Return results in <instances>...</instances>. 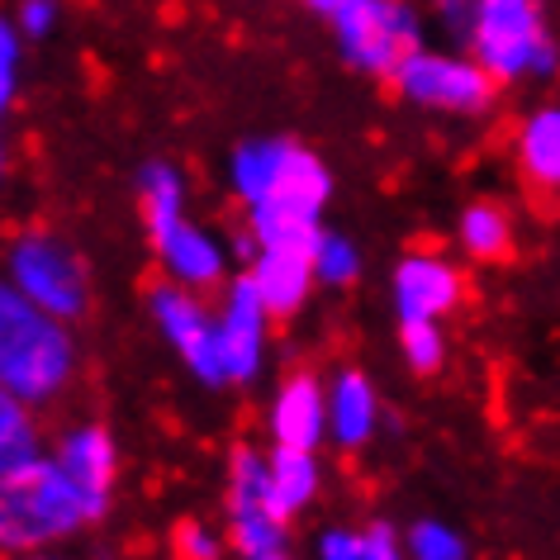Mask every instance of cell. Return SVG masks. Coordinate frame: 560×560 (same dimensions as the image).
Wrapping results in <instances>:
<instances>
[{
	"label": "cell",
	"mask_w": 560,
	"mask_h": 560,
	"mask_svg": "<svg viewBox=\"0 0 560 560\" xmlns=\"http://www.w3.org/2000/svg\"><path fill=\"white\" fill-rule=\"evenodd\" d=\"M229 190L243 209V229H252L261 247L314 252L338 180L310 143L266 133L243 138L229 152Z\"/></svg>",
	"instance_id": "1"
},
{
	"label": "cell",
	"mask_w": 560,
	"mask_h": 560,
	"mask_svg": "<svg viewBox=\"0 0 560 560\" xmlns=\"http://www.w3.org/2000/svg\"><path fill=\"white\" fill-rule=\"evenodd\" d=\"M81 381L77 324L38 304L0 276V385L38 413L62 404Z\"/></svg>",
	"instance_id": "2"
},
{
	"label": "cell",
	"mask_w": 560,
	"mask_h": 560,
	"mask_svg": "<svg viewBox=\"0 0 560 560\" xmlns=\"http://www.w3.org/2000/svg\"><path fill=\"white\" fill-rule=\"evenodd\" d=\"M86 527H95L91 503L67 480V470L52 460V452L34 460L30 470L0 480V551L5 556L48 551V546L77 537Z\"/></svg>",
	"instance_id": "3"
},
{
	"label": "cell",
	"mask_w": 560,
	"mask_h": 560,
	"mask_svg": "<svg viewBox=\"0 0 560 560\" xmlns=\"http://www.w3.org/2000/svg\"><path fill=\"white\" fill-rule=\"evenodd\" d=\"M466 52L503 91L560 77V38L546 24V0H480Z\"/></svg>",
	"instance_id": "4"
},
{
	"label": "cell",
	"mask_w": 560,
	"mask_h": 560,
	"mask_svg": "<svg viewBox=\"0 0 560 560\" xmlns=\"http://www.w3.org/2000/svg\"><path fill=\"white\" fill-rule=\"evenodd\" d=\"M0 276L15 290H24L38 310L58 314L67 324H81L95 310V280L86 252L58 229H44V223L10 233L5 252H0Z\"/></svg>",
	"instance_id": "5"
},
{
	"label": "cell",
	"mask_w": 560,
	"mask_h": 560,
	"mask_svg": "<svg viewBox=\"0 0 560 560\" xmlns=\"http://www.w3.org/2000/svg\"><path fill=\"white\" fill-rule=\"evenodd\" d=\"M332 48L347 72L385 81L404 67V58H413L428 44V10L423 0H361L342 20L328 24Z\"/></svg>",
	"instance_id": "6"
},
{
	"label": "cell",
	"mask_w": 560,
	"mask_h": 560,
	"mask_svg": "<svg viewBox=\"0 0 560 560\" xmlns=\"http://www.w3.org/2000/svg\"><path fill=\"white\" fill-rule=\"evenodd\" d=\"M399 105L423 109V115L442 119H485L499 105V81L470 58L466 48H418L413 58L389 77Z\"/></svg>",
	"instance_id": "7"
},
{
	"label": "cell",
	"mask_w": 560,
	"mask_h": 560,
	"mask_svg": "<svg viewBox=\"0 0 560 560\" xmlns=\"http://www.w3.org/2000/svg\"><path fill=\"white\" fill-rule=\"evenodd\" d=\"M148 314L172 357L195 375L205 389H223V357H219V310H209L200 290H186L176 280H152L148 285Z\"/></svg>",
	"instance_id": "8"
},
{
	"label": "cell",
	"mask_w": 560,
	"mask_h": 560,
	"mask_svg": "<svg viewBox=\"0 0 560 560\" xmlns=\"http://www.w3.org/2000/svg\"><path fill=\"white\" fill-rule=\"evenodd\" d=\"M223 523L229 546L243 560H261L271 551H290V523H280L266 499V452L252 442H237L223 470Z\"/></svg>",
	"instance_id": "9"
},
{
	"label": "cell",
	"mask_w": 560,
	"mask_h": 560,
	"mask_svg": "<svg viewBox=\"0 0 560 560\" xmlns=\"http://www.w3.org/2000/svg\"><path fill=\"white\" fill-rule=\"evenodd\" d=\"M466 300H470L466 266L438 247H409L389 271V304H395L399 324H409V318L446 324Z\"/></svg>",
	"instance_id": "10"
},
{
	"label": "cell",
	"mask_w": 560,
	"mask_h": 560,
	"mask_svg": "<svg viewBox=\"0 0 560 560\" xmlns=\"http://www.w3.org/2000/svg\"><path fill=\"white\" fill-rule=\"evenodd\" d=\"M271 328L276 314L266 310L252 276H233L219 290V357L229 385H252L266 371V352H271Z\"/></svg>",
	"instance_id": "11"
},
{
	"label": "cell",
	"mask_w": 560,
	"mask_h": 560,
	"mask_svg": "<svg viewBox=\"0 0 560 560\" xmlns=\"http://www.w3.org/2000/svg\"><path fill=\"white\" fill-rule=\"evenodd\" d=\"M52 460L67 470V480L81 489V499L91 503L95 523L109 513V503H115V485H119V442L115 432L105 423H72L58 432V442H52Z\"/></svg>",
	"instance_id": "12"
},
{
	"label": "cell",
	"mask_w": 560,
	"mask_h": 560,
	"mask_svg": "<svg viewBox=\"0 0 560 560\" xmlns=\"http://www.w3.org/2000/svg\"><path fill=\"white\" fill-rule=\"evenodd\" d=\"M266 432L271 446H300L318 452L328 442V381L310 366L290 371L266 399Z\"/></svg>",
	"instance_id": "13"
},
{
	"label": "cell",
	"mask_w": 560,
	"mask_h": 560,
	"mask_svg": "<svg viewBox=\"0 0 560 560\" xmlns=\"http://www.w3.org/2000/svg\"><path fill=\"white\" fill-rule=\"evenodd\" d=\"M152 252H158V266L166 280H176V285H186V290H200V295H219L233 280L229 276L233 247L195 219H180L176 229L152 237Z\"/></svg>",
	"instance_id": "14"
},
{
	"label": "cell",
	"mask_w": 560,
	"mask_h": 560,
	"mask_svg": "<svg viewBox=\"0 0 560 560\" xmlns=\"http://www.w3.org/2000/svg\"><path fill=\"white\" fill-rule=\"evenodd\" d=\"M381 423H385V404H381L375 381L357 366H342L328 381V442L338 446V452L357 456L375 442Z\"/></svg>",
	"instance_id": "15"
},
{
	"label": "cell",
	"mask_w": 560,
	"mask_h": 560,
	"mask_svg": "<svg viewBox=\"0 0 560 560\" xmlns=\"http://www.w3.org/2000/svg\"><path fill=\"white\" fill-rule=\"evenodd\" d=\"M513 166L537 200H560V101L532 105L513 124Z\"/></svg>",
	"instance_id": "16"
},
{
	"label": "cell",
	"mask_w": 560,
	"mask_h": 560,
	"mask_svg": "<svg viewBox=\"0 0 560 560\" xmlns=\"http://www.w3.org/2000/svg\"><path fill=\"white\" fill-rule=\"evenodd\" d=\"M247 276L257 285V295L266 300V310L276 314V324L295 318L318 290V271L310 252H290V247H261L257 261H247Z\"/></svg>",
	"instance_id": "17"
},
{
	"label": "cell",
	"mask_w": 560,
	"mask_h": 560,
	"mask_svg": "<svg viewBox=\"0 0 560 560\" xmlns=\"http://www.w3.org/2000/svg\"><path fill=\"white\" fill-rule=\"evenodd\" d=\"M456 247L475 266H503L517 252V219L494 195H475L456 214Z\"/></svg>",
	"instance_id": "18"
},
{
	"label": "cell",
	"mask_w": 560,
	"mask_h": 560,
	"mask_svg": "<svg viewBox=\"0 0 560 560\" xmlns=\"http://www.w3.org/2000/svg\"><path fill=\"white\" fill-rule=\"evenodd\" d=\"M324 494V466L318 452H300V446H271L266 452V499L280 523L304 517Z\"/></svg>",
	"instance_id": "19"
},
{
	"label": "cell",
	"mask_w": 560,
	"mask_h": 560,
	"mask_svg": "<svg viewBox=\"0 0 560 560\" xmlns=\"http://www.w3.org/2000/svg\"><path fill=\"white\" fill-rule=\"evenodd\" d=\"M133 195H138V219H143L148 243L162 237L166 229H176L180 219H190V186L180 176V166H172L166 158H152L138 166Z\"/></svg>",
	"instance_id": "20"
},
{
	"label": "cell",
	"mask_w": 560,
	"mask_h": 560,
	"mask_svg": "<svg viewBox=\"0 0 560 560\" xmlns=\"http://www.w3.org/2000/svg\"><path fill=\"white\" fill-rule=\"evenodd\" d=\"M48 456V432L34 404H24L15 389L0 385V480L30 470Z\"/></svg>",
	"instance_id": "21"
},
{
	"label": "cell",
	"mask_w": 560,
	"mask_h": 560,
	"mask_svg": "<svg viewBox=\"0 0 560 560\" xmlns=\"http://www.w3.org/2000/svg\"><path fill=\"white\" fill-rule=\"evenodd\" d=\"M310 257H314L318 285H328V290H352L361 280V271H366V257H361L357 237L342 233V229H324V233H318V243H314Z\"/></svg>",
	"instance_id": "22"
},
{
	"label": "cell",
	"mask_w": 560,
	"mask_h": 560,
	"mask_svg": "<svg viewBox=\"0 0 560 560\" xmlns=\"http://www.w3.org/2000/svg\"><path fill=\"white\" fill-rule=\"evenodd\" d=\"M399 357L418 381L438 375L446 366V328L432 324V318H409V324H399Z\"/></svg>",
	"instance_id": "23"
},
{
	"label": "cell",
	"mask_w": 560,
	"mask_h": 560,
	"mask_svg": "<svg viewBox=\"0 0 560 560\" xmlns=\"http://www.w3.org/2000/svg\"><path fill=\"white\" fill-rule=\"evenodd\" d=\"M404 546H409V560H470L466 532L442 517H413L404 527Z\"/></svg>",
	"instance_id": "24"
},
{
	"label": "cell",
	"mask_w": 560,
	"mask_h": 560,
	"mask_svg": "<svg viewBox=\"0 0 560 560\" xmlns=\"http://www.w3.org/2000/svg\"><path fill=\"white\" fill-rule=\"evenodd\" d=\"M223 541L205 517H176L172 523V560H223Z\"/></svg>",
	"instance_id": "25"
},
{
	"label": "cell",
	"mask_w": 560,
	"mask_h": 560,
	"mask_svg": "<svg viewBox=\"0 0 560 560\" xmlns=\"http://www.w3.org/2000/svg\"><path fill=\"white\" fill-rule=\"evenodd\" d=\"M24 44H30V38L20 34L15 15H0V119L10 115V105H15V95H20Z\"/></svg>",
	"instance_id": "26"
},
{
	"label": "cell",
	"mask_w": 560,
	"mask_h": 560,
	"mask_svg": "<svg viewBox=\"0 0 560 560\" xmlns=\"http://www.w3.org/2000/svg\"><path fill=\"white\" fill-rule=\"evenodd\" d=\"M423 10H428V24H432V30L446 34L456 48L470 44L475 20H480V0H423Z\"/></svg>",
	"instance_id": "27"
},
{
	"label": "cell",
	"mask_w": 560,
	"mask_h": 560,
	"mask_svg": "<svg viewBox=\"0 0 560 560\" xmlns=\"http://www.w3.org/2000/svg\"><path fill=\"white\" fill-rule=\"evenodd\" d=\"M58 20H62V0H20L15 5V24H20V34L30 38V44L52 38Z\"/></svg>",
	"instance_id": "28"
},
{
	"label": "cell",
	"mask_w": 560,
	"mask_h": 560,
	"mask_svg": "<svg viewBox=\"0 0 560 560\" xmlns=\"http://www.w3.org/2000/svg\"><path fill=\"white\" fill-rule=\"evenodd\" d=\"M361 541H366V560H409V546H404V532L385 517H371L361 527Z\"/></svg>",
	"instance_id": "29"
},
{
	"label": "cell",
	"mask_w": 560,
	"mask_h": 560,
	"mask_svg": "<svg viewBox=\"0 0 560 560\" xmlns=\"http://www.w3.org/2000/svg\"><path fill=\"white\" fill-rule=\"evenodd\" d=\"M314 560H366L361 527H328L324 537L314 541Z\"/></svg>",
	"instance_id": "30"
},
{
	"label": "cell",
	"mask_w": 560,
	"mask_h": 560,
	"mask_svg": "<svg viewBox=\"0 0 560 560\" xmlns=\"http://www.w3.org/2000/svg\"><path fill=\"white\" fill-rule=\"evenodd\" d=\"M300 5L310 10V15H318L324 24H332V20H342L352 5H361V0H300Z\"/></svg>",
	"instance_id": "31"
},
{
	"label": "cell",
	"mask_w": 560,
	"mask_h": 560,
	"mask_svg": "<svg viewBox=\"0 0 560 560\" xmlns=\"http://www.w3.org/2000/svg\"><path fill=\"white\" fill-rule=\"evenodd\" d=\"M15 560H62V556H52V551H34V556H15Z\"/></svg>",
	"instance_id": "32"
},
{
	"label": "cell",
	"mask_w": 560,
	"mask_h": 560,
	"mask_svg": "<svg viewBox=\"0 0 560 560\" xmlns=\"http://www.w3.org/2000/svg\"><path fill=\"white\" fill-rule=\"evenodd\" d=\"M5 166H10V152H5V143H0V180H5Z\"/></svg>",
	"instance_id": "33"
},
{
	"label": "cell",
	"mask_w": 560,
	"mask_h": 560,
	"mask_svg": "<svg viewBox=\"0 0 560 560\" xmlns=\"http://www.w3.org/2000/svg\"><path fill=\"white\" fill-rule=\"evenodd\" d=\"M261 560H290V551H271V556H261Z\"/></svg>",
	"instance_id": "34"
}]
</instances>
